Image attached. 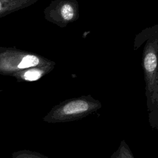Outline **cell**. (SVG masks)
Masks as SVG:
<instances>
[{"label": "cell", "mask_w": 158, "mask_h": 158, "mask_svg": "<svg viewBox=\"0 0 158 158\" xmlns=\"http://www.w3.org/2000/svg\"><path fill=\"white\" fill-rule=\"evenodd\" d=\"M144 42L141 65L149 121L151 127L158 130V23L136 35L134 49H137Z\"/></svg>", "instance_id": "1"}, {"label": "cell", "mask_w": 158, "mask_h": 158, "mask_svg": "<svg viewBox=\"0 0 158 158\" xmlns=\"http://www.w3.org/2000/svg\"><path fill=\"white\" fill-rule=\"evenodd\" d=\"M56 62L36 53L14 47H0V75L14 77L35 67L54 69Z\"/></svg>", "instance_id": "2"}, {"label": "cell", "mask_w": 158, "mask_h": 158, "mask_svg": "<svg viewBox=\"0 0 158 158\" xmlns=\"http://www.w3.org/2000/svg\"><path fill=\"white\" fill-rule=\"evenodd\" d=\"M102 107L101 102L91 94L66 99L54 106L43 118L49 123L73 121L85 117Z\"/></svg>", "instance_id": "3"}, {"label": "cell", "mask_w": 158, "mask_h": 158, "mask_svg": "<svg viewBox=\"0 0 158 158\" xmlns=\"http://www.w3.org/2000/svg\"><path fill=\"white\" fill-rule=\"evenodd\" d=\"M44 19L60 28L79 18V5L77 0H54L44 10Z\"/></svg>", "instance_id": "4"}, {"label": "cell", "mask_w": 158, "mask_h": 158, "mask_svg": "<svg viewBox=\"0 0 158 158\" xmlns=\"http://www.w3.org/2000/svg\"><path fill=\"white\" fill-rule=\"evenodd\" d=\"M39 0H0V18L26 8Z\"/></svg>", "instance_id": "5"}, {"label": "cell", "mask_w": 158, "mask_h": 158, "mask_svg": "<svg viewBox=\"0 0 158 158\" xmlns=\"http://www.w3.org/2000/svg\"><path fill=\"white\" fill-rule=\"evenodd\" d=\"M51 72V70L48 69L35 67L28 69L22 73L17 75L14 78H15L19 82L22 81H34L40 79Z\"/></svg>", "instance_id": "6"}, {"label": "cell", "mask_w": 158, "mask_h": 158, "mask_svg": "<svg viewBox=\"0 0 158 158\" xmlns=\"http://www.w3.org/2000/svg\"><path fill=\"white\" fill-rule=\"evenodd\" d=\"M110 158H135L128 144L125 141H122L118 149L112 154Z\"/></svg>", "instance_id": "7"}, {"label": "cell", "mask_w": 158, "mask_h": 158, "mask_svg": "<svg viewBox=\"0 0 158 158\" xmlns=\"http://www.w3.org/2000/svg\"><path fill=\"white\" fill-rule=\"evenodd\" d=\"M12 156V158H48L40 153L27 150L15 152Z\"/></svg>", "instance_id": "8"}]
</instances>
